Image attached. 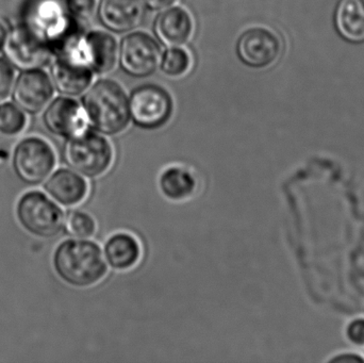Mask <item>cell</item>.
I'll return each mask as SVG.
<instances>
[{
	"label": "cell",
	"instance_id": "19",
	"mask_svg": "<svg viewBox=\"0 0 364 363\" xmlns=\"http://www.w3.org/2000/svg\"><path fill=\"white\" fill-rule=\"evenodd\" d=\"M161 193L174 202L188 200L196 191L197 180L194 174L183 166H170L159 177Z\"/></svg>",
	"mask_w": 364,
	"mask_h": 363
},
{
	"label": "cell",
	"instance_id": "13",
	"mask_svg": "<svg viewBox=\"0 0 364 363\" xmlns=\"http://www.w3.org/2000/svg\"><path fill=\"white\" fill-rule=\"evenodd\" d=\"M44 183L45 192L58 204L65 207L80 204L89 191L85 179L70 168H59L51 173Z\"/></svg>",
	"mask_w": 364,
	"mask_h": 363
},
{
	"label": "cell",
	"instance_id": "27",
	"mask_svg": "<svg viewBox=\"0 0 364 363\" xmlns=\"http://www.w3.org/2000/svg\"><path fill=\"white\" fill-rule=\"evenodd\" d=\"M176 0H143L149 8L153 10H164V9L170 8L172 4H175Z\"/></svg>",
	"mask_w": 364,
	"mask_h": 363
},
{
	"label": "cell",
	"instance_id": "5",
	"mask_svg": "<svg viewBox=\"0 0 364 363\" xmlns=\"http://www.w3.org/2000/svg\"><path fill=\"white\" fill-rule=\"evenodd\" d=\"M57 158L47 141L38 136H28L15 146L12 168L17 178L28 185L44 183L53 173Z\"/></svg>",
	"mask_w": 364,
	"mask_h": 363
},
{
	"label": "cell",
	"instance_id": "22",
	"mask_svg": "<svg viewBox=\"0 0 364 363\" xmlns=\"http://www.w3.org/2000/svg\"><path fill=\"white\" fill-rule=\"evenodd\" d=\"M190 55L181 47H171L166 51L161 61L164 74L177 77L188 72L190 68Z\"/></svg>",
	"mask_w": 364,
	"mask_h": 363
},
{
	"label": "cell",
	"instance_id": "16",
	"mask_svg": "<svg viewBox=\"0 0 364 363\" xmlns=\"http://www.w3.org/2000/svg\"><path fill=\"white\" fill-rule=\"evenodd\" d=\"M155 33L162 44L168 47L179 46L186 43L192 33V19L183 9H168L156 19Z\"/></svg>",
	"mask_w": 364,
	"mask_h": 363
},
{
	"label": "cell",
	"instance_id": "10",
	"mask_svg": "<svg viewBox=\"0 0 364 363\" xmlns=\"http://www.w3.org/2000/svg\"><path fill=\"white\" fill-rule=\"evenodd\" d=\"M12 90L13 102L29 114L46 108L53 95V81L41 68L23 70Z\"/></svg>",
	"mask_w": 364,
	"mask_h": 363
},
{
	"label": "cell",
	"instance_id": "28",
	"mask_svg": "<svg viewBox=\"0 0 364 363\" xmlns=\"http://www.w3.org/2000/svg\"><path fill=\"white\" fill-rule=\"evenodd\" d=\"M6 29L1 23H0V51L4 48V42H6Z\"/></svg>",
	"mask_w": 364,
	"mask_h": 363
},
{
	"label": "cell",
	"instance_id": "23",
	"mask_svg": "<svg viewBox=\"0 0 364 363\" xmlns=\"http://www.w3.org/2000/svg\"><path fill=\"white\" fill-rule=\"evenodd\" d=\"M68 13L77 21L91 18L95 10L96 0H65Z\"/></svg>",
	"mask_w": 364,
	"mask_h": 363
},
{
	"label": "cell",
	"instance_id": "26",
	"mask_svg": "<svg viewBox=\"0 0 364 363\" xmlns=\"http://www.w3.org/2000/svg\"><path fill=\"white\" fill-rule=\"evenodd\" d=\"M331 363H363L364 359L361 356L357 355V354H340V355L336 356V357L331 358L329 360Z\"/></svg>",
	"mask_w": 364,
	"mask_h": 363
},
{
	"label": "cell",
	"instance_id": "17",
	"mask_svg": "<svg viewBox=\"0 0 364 363\" xmlns=\"http://www.w3.org/2000/svg\"><path fill=\"white\" fill-rule=\"evenodd\" d=\"M340 36L353 44L364 43V0H340L335 13Z\"/></svg>",
	"mask_w": 364,
	"mask_h": 363
},
{
	"label": "cell",
	"instance_id": "24",
	"mask_svg": "<svg viewBox=\"0 0 364 363\" xmlns=\"http://www.w3.org/2000/svg\"><path fill=\"white\" fill-rule=\"evenodd\" d=\"M14 67L8 60L0 58V102L9 97L14 85Z\"/></svg>",
	"mask_w": 364,
	"mask_h": 363
},
{
	"label": "cell",
	"instance_id": "8",
	"mask_svg": "<svg viewBox=\"0 0 364 363\" xmlns=\"http://www.w3.org/2000/svg\"><path fill=\"white\" fill-rule=\"evenodd\" d=\"M173 102L168 92L157 85H144L132 93L129 100L130 117L144 129H156L170 119Z\"/></svg>",
	"mask_w": 364,
	"mask_h": 363
},
{
	"label": "cell",
	"instance_id": "3",
	"mask_svg": "<svg viewBox=\"0 0 364 363\" xmlns=\"http://www.w3.org/2000/svg\"><path fill=\"white\" fill-rule=\"evenodd\" d=\"M62 156L70 168L87 178L102 176L113 162V149L109 141L87 129L66 139Z\"/></svg>",
	"mask_w": 364,
	"mask_h": 363
},
{
	"label": "cell",
	"instance_id": "2",
	"mask_svg": "<svg viewBox=\"0 0 364 363\" xmlns=\"http://www.w3.org/2000/svg\"><path fill=\"white\" fill-rule=\"evenodd\" d=\"M85 112L96 130L108 136L124 131L129 123V100L121 85L102 80L83 98Z\"/></svg>",
	"mask_w": 364,
	"mask_h": 363
},
{
	"label": "cell",
	"instance_id": "1",
	"mask_svg": "<svg viewBox=\"0 0 364 363\" xmlns=\"http://www.w3.org/2000/svg\"><path fill=\"white\" fill-rule=\"evenodd\" d=\"M53 266L58 277L74 288L92 287L108 273L100 245L87 239L62 241L53 251Z\"/></svg>",
	"mask_w": 364,
	"mask_h": 363
},
{
	"label": "cell",
	"instance_id": "15",
	"mask_svg": "<svg viewBox=\"0 0 364 363\" xmlns=\"http://www.w3.org/2000/svg\"><path fill=\"white\" fill-rule=\"evenodd\" d=\"M81 51L93 72L102 74L112 70L117 61V45L114 38L106 32H90L83 36Z\"/></svg>",
	"mask_w": 364,
	"mask_h": 363
},
{
	"label": "cell",
	"instance_id": "9",
	"mask_svg": "<svg viewBox=\"0 0 364 363\" xmlns=\"http://www.w3.org/2000/svg\"><path fill=\"white\" fill-rule=\"evenodd\" d=\"M159 45L149 34L134 32L124 38L119 49V62L127 74L146 77L157 70L160 62Z\"/></svg>",
	"mask_w": 364,
	"mask_h": 363
},
{
	"label": "cell",
	"instance_id": "21",
	"mask_svg": "<svg viewBox=\"0 0 364 363\" xmlns=\"http://www.w3.org/2000/svg\"><path fill=\"white\" fill-rule=\"evenodd\" d=\"M64 232L73 238H91L96 232V223L93 217L83 211H70L64 222Z\"/></svg>",
	"mask_w": 364,
	"mask_h": 363
},
{
	"label": "cell",
	"instance_id": "6",
	"mask_svg": "<svg viewBox=\"0 0 364 363\" xmlns=\"http://www.w3.org/2000/svg\"><path fill=\"white\" fill-rule=\"evenodd\" d=\"M2 49L13 67L21 70L42 68L53 57L50 46L23 23H17L9 31Z\"/></svg>",
	"mask_w": 364,
	"mask_h": 363
},
{
	"label": "cell",
	"instance_id": "12",
	"mask_svg": "<svg viewBox=\"0 0 364 363\" xmlns=\"http://www.w3.org/2000/svg\"><path fill=\"white\" fill-rule=\"evenodd\" d=\"M45 128L53 136L68 139L87 127L85 110L72 98L58 97L49 104L43 114Z\"/></svg>",
	"mask_w": 364,
	"mask_h": 363
},
{
	"label": "cell",
	"instance_id": "20",
	"mask_svg": "<svg viewBox=\"0 0 364 363\" xmlns=\"http://www.w3.org/2000/svg\"><path fill=\"white\" fill-rule=\"evenodd\" d=\"M27 124L23 111L18 106L4 102L0 104V134L14 136L25 129Z\"/></svg>",
	"mask_w": 364,
	"mask_h": 363
},
{
	"label": "cell",
	"instance_id": "11",
	"mask_svg": "<svg viewBox=\"0 0 364 363\" xmlns=\"http://www.w3.org/2000/svg\"><path fill=\"white\" fill-rule=\"evenodd\" d=\"M282 49L279 38L265 28H252L244 32L237 46L240 60L252 67H265L274 63Z\"/></svg>",
	"mask_w": 364,
	"mask_h": 363
},
{
	"label": "cell",
	"instance_id": "25",
	"mask_svg": "<svg viewBox=\"0 0 364 363\" xmlns=\"http://www.w3.org/2000/svg\"><path fill=\"white\" fill-rule=\"evenodd\" d=\"M346 336L353 345L364 347V319L350 322L346 328Z\"/></svg>",
	"mask_w": 364,
	"mask_h": 363
},
{
	"label": "cell",
	"instance_id": "7",
	"mask_svg": "<svg viewBox=\"0 0 364 363\" xmlns=\"http://www.w3.org/2000/svg\"><path fill=\"white\" fill-rule=\"evenodd\" d=\"M81 40L82 38L53 55L51 77L55 89L64 95H79L87 89L93 78V70L81 51Z\"/></svg>",
	"mask_w": 364,
	"mask_h": 363
},
{
	"label": "cell",
	"instance_id": "4",
	"mask_svg": "<svg viewBox=\"0 0 364 363\" xmlns=\"http://www.w3.org/2000/svg\"><path fill=\"white\" fill-rule=\"evenodd\" d=\"M19 225L31 236L55 238L63 230L65 215L53 198L41 191H29L19 197L15 208Z\"/></svg>",
	"mask_w": 364,
	"mask_h": 363
},
{
	"label": "cell",
	"instance_id": "18",
	"mask_svg": "<svg viewBox=\"0 0 364 363\" xmlns=\"http://www.w3.org/2000/svg\"><path fill=\"white\" fill-rule=\"evenodd\" d=\"M104 254L107 261L114 270L127 271L138 264L142 249L136 237L119 232L108 239Z\"/></svg>",
	"mask_w": 364,
	"mask_h": 363
},
{
	"label": "cell",
	"instance_id": "14",
	"mask_svg": "<svg viewBox=\"0 0 364 363\" xmlns=\"http://www.w3.org/2000/svg\"><path fill=\"white\" fill-rule=\"evenodd\" d=\"M145 14L142 0H102L98 16L105 27L126 32L140 25Z\"/></svg>",
	"mask_w": 364,
	"mask_h": 363
}]
</instances>
